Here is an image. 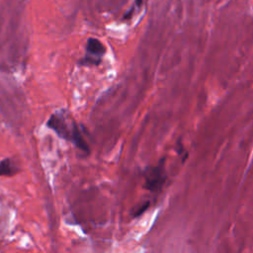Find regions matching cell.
<instances>
[{"instance_id":"2","label":"cell","mask_w":253,"mask_h":253,"mask_svg":"<svg viewBox=\"0 0 253 253\" xmlns=\"http://www.w3.org/2000/svg\"><path fill=\"white\" fill-rule=\"evenodd\" d=\"M144 188L150 192H159L164 186L167 175L165 170L164 159H161L160 162L155 165L148 167L144 174Z\"/></svg>"},{"instance_id":"1","label":"cell","mask_w":253,"mask_h":253,"mask_svg":"<svg viewBox=\"0 0 253 253\" xmlns=\"http://www.w3.org/2000/svg\"><path fill=\"white\" fill-rule=\"evenodd\" d=\"M46 125L49 128L54 130L58 136L72 141L77 148L89 153V146L74 122L69 124L67 119H65L61 114L55 113L50 116Z\"/></svg>"},{"instance_id":"3","label":"cell","mask_w":253,"mask_h":253,"mask_svg":"<svg viewBox=\"0 0 253 253\" xmlns=\"http://www.w3.org/2000/svg\"><path fill=\"white\" fill-rule=\"evenodd\" d=\"M86 51L87 54L84 59H82L83 64H99V62L101 61L99 57H102L105 54L106 47L99 40L91 38L87 41Z\"/></svg>"},{"instance_id":"4","label":"cell","mask_w":253,"mask_h":253,"mask_svg":"<svg viewBox=\"0 0 253 253\" xmlns=\"http://www.w3.org/2000/svg\"><path fill=\"white\" fill-rule=\"evenodd\" d=\"M19 171L18 167L11 158H5L0 161V176L10 177Z\"/></svg>"},{"instance_id":"5","label":"cell","mask_w":253,"mask_h":253,"mask_svg":"<svg viewBox=\"0 0 253 253\" xmlns=\"http://www.w3.org/2000/svg\"><path fill=\"white\" fill-rule=\"evenodd\" d=\"M148 207H149V202H145V203H143L142 205H139V206L137 207V209L132 211V215H133L134 217L139 216L140 214H142V213L148 209Z\"/></svg>"}]
</instances>
